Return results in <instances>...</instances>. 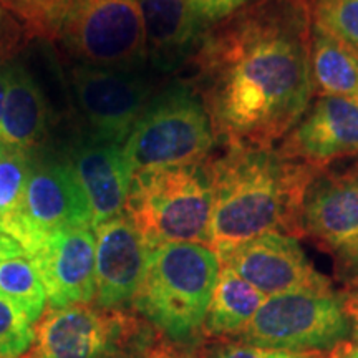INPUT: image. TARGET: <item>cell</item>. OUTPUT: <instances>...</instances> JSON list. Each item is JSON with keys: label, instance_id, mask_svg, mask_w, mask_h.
I'll use <instances>...</instances> for the list:
<instances>
[{"label": "cell", "instance_id": "cell-35", "mask_svg": "<svg viewBox=\"0 0 358 358\" xmlns=\"http://www.w3.org/2000/svg\"><path fill=\"white\" fill-rule=\"evenodd\" d=\"M343 358H358V350H357V348H350V350H348L347 352V355L345 357H343Z\"/></svg>", "mask_w": 358, "mask_h": 358}, {"label": "cell", "instance_id": "cell-26", "mask_svg": "<svg viewBox=\"0 0 358 358\" xmlns=\"http://www.w3.org/2000/svg\"><path fill=\"white\" fill-rule=\"evenodd\" d=\"M329 353L272 350V348L248 345V343L237 342L232 338H211V342L204 347L203 353H201V358H325Z\"/></svg>", "mask_w": 358, "mask_h": 358}, {"label": "cell", "instance_id": "cell-13", "mask_svg": "<svg viewBox=\"0 0 358 358\" xmlns=\"http://www.w3.org/2000/svg\"><path fill=\"white\" fill-rule=\"evenodd\" d=\"M96 241L92 227H69L43 236L27 252L37 268L52 308L88 303L95 299Z\"/></svg>", "mask_w": 358, "mask_h": 358}, {"label": "cell", "instance_id": "cell-17", "mask_svg": "<svg viewBox=\"0 0 358 358\" xmlns=\"http://www.w3.org/2000/svg\"><path fill=\"white\" fill-rule=\"evenodd\" d=\"M148 60L161 71L181 66L199 47L204 24L186 0H138Z\"/></svg>", "mask_w": 358, "mask_h": 358}, {"label": "cell", "instance_id": "cell-8", "mask_svg": "<svg viewBox=\"0 0 358 358\" xmlns=\"http://www.w3.org/2000/svg\"><path fill=\"white\" fill-rule=\"evenodd\" d=\"M60 37L82 65L143 70L148 62L138 0H71Z\"/></svg>", "mask_w": 358, "mask_h": 358}, {"label": "cell", "instance_id": "cell-25", "mask_svg": "<svg viewBox=\"0 0 358 358\" xmlns=\"http://www.w3.org/2000/svg\"><path fill=\"white\" fill-rule=\"evenodd\" d=\"M17 306L0 295V358H22L34 347L37 332Z\"/></svg>", "mask_w": 358, "mask_h": 358}, {"label": "cell", "instance_id": "cell-1", "mask_svg": "<svg viewBox=\"0 0 358 358\" xmlns=\"http://www.w3.org/2000/svg\"><path fill=\"white\" fill-rule=\"evenodd\" d=\"M206 108L229 146H272L313 93L310 30L294 0H267L204 43Z\"/></svg>", "mask_w": 358, "mask_h": 358}, {"label": "cell", "instance_id": "cell-14", "mask_svg": "<svg viewBox=\"0 0 358 358\" xmlns=\"http://www.w3.org/2000/svg\"><path fill=\"white\" fill-rule=\"evenodd\" d=\"M95 302L115 308L133 302L145 275L148 245L127 213L95 227Z\"/></svg>", "mask_w": 358, "mask_h": 358}, {"label": "cell", "instance_id": "cell-12", "mask_svg": "<svg viewBox=\"0 0 358 358\" xmlns=\"http://www.w3.org/2000/svg\"><path fill=\"white\" fill-rule=\"evenodd\" d=\"M219 261L266 297L297 290L332 289L330 280L308 261L297 237L282 232H268L250 239Z\"/></svg>", "mask_w": 358, "mask_h": 358}, {"label": "cell", "instance_id": "cell-29", "mask_svg": "<svg viewBox=\"0 0 358 358\" xmlns=\"http://www.w3.org/2000/svg\"><path fill=\"white\" fill-rule=\"evenodd\" d=\"M148 358H201L198 352L191 350V347L171 345V343H158Z\"/></svg>", "mask_w": 358, "mask_h": 358}, {"label": "cell", "instance_id": "cell-37", "mask_svg": "<svg viewBox=\"0 0 358 358\" xmlns=\"http://www.w3.org/2000/svg\"><path fill=\"white\" fill-rule=\"evenodd\" d=\"M0 2H2V0H0Z\"/></svg>", "mask_w": 358, "mask_h": 358}, {"label": "cell", "instance_id": "cell-28", "mask_svg": "<svg viewBox=\"0 0 358 358\" xmlns=\"http://www.w3.org/2000/svg\"><path fill=\"white\" fill-rule=\"evenodd\" d=\"M20 27L3 8H0V64L10 60L20 43Z\"/></svg>", "mask_w": 358, "mask_h": 358}, {"label": "cell", "instance_id": "cell-3", "mask_svg": "<svg viewBox=\"0 0 358 358\" xmlns=\"http://www.w3.org/2000/svg\"><path fill=\"white\" fill-rule=\"evenodd\" d=\"M221 272L217 254L199 243H164L148 248V261L133 307L168 342L192 347Z\"/></svg>", "mask_w": 358, "mask_h": 358}, {"label": "cell", "instance_id": "cell-10", "mask_svg": "<svg viewBox=\"0 0 358 358\" xmlns=\"http://www.w3.org/2000/svg\"><path fill=\"white\" fill-rule=\"evenodd\" d=\"M301 227L337 261L342 275H358V161L315 174L303 198Z\"/></svg>", "mask_w": 358, "mask_h": 358}, {"label": "cell", "instance_id": "cell-2", "mask_svg": "<svg viewBox=\"0 0 358 358\" xmlns=\"http://www.w3.org/2000/svg\"><path fill=\"white\" fill-rule=\"evenodd\" d=\"M319 171L272 146H229L209 171V248L221 259L268 232L302 236L303 198Z\"/></svg>", "mask_w": 358, "mask_h": 358}, {"label": "cell", "instance_id": "cell-33", "mask_svg": "<svg viewBox=\"0 0 358 358\" xmlns=\"http://www.w3.org/2000/svg\"><path fill=\"white\" fill-rule=\"evenodd\" d=\"M350 348H352V343H350V342L343 343V345H340V347L335 348L334 352H330L329 355H327L325 358H343V357L347 355V352L350 350Z\"/></svg>", "mask_w": 358, "mask_h": 358}, {"label": "cell", "instance_id": "cell-6", "mask_svg": "<svg viewBox=\"0 0 358 358\" xmlns=\"http://www.w3.org/2000/svg\"><path fill=\"white\" fill-rule=\"evenodd\" d=\"M158 330L143 317L87 303L50 308L27 358H148Z\"/></svg>", "mask_w": 358, "mask_h": 358}, {"label": "cell", "instance_id": "cell-34", "mask_svg": "<svg viewBox=\"0 0 358 358\" xmlns=\"http://www.w3.org/2000/svg\"><path fill=\"white\" fill-rule=\"evenodd\" d=\"M347 306L348 308H358V290H355L352 295H348Z\"/></svg>", "mask_w": 358, "mask_h": 358}, {"label": "cell", "instance_id": "cell-15", "mask_svg": "<svg viewBox=\"0 0 358 358\" xmlns=\"http://www.w3.org/2000/svg\"><path fill=\"white\" fill-rule=\"evenodd\" d=\"M280 151L317 169L342 156L358 155V103L322 96L290 129Z\"/></svg>", "mask_w": 358, "mask_h": 358}, {"label": "cell", "instance_id": "cell-30", "mask_svg": "<svg viewBox=\"0 0 358 358\" xmlns=\"http://www.w3.org/2000/svg\"><path fill=\"white\" fill-rule=\"evenodd\" d=\"M25 252L22 249V245L17 243L15 239H12L10 236H7L6 232L0 231V261H6V259L12 257H24Z\"/></svg>", "mask_w": 358, "mask_h": 358}, {"label": "cell", "instance_id": "cell-27", "mask_svg": "<svg viewBox=\"0 0 358 358\" xmlns=\"http://www.w3.org/2000/svg\"><path fill=\"white\" fill-rule=\"evenodd\" d=\"M191 10L203 24H214L234 15L241 8H244L250 0H186Z\"/></svg>", "mask_w": 358, "mask_h": 358}, {"label": "cell", "instance_id": "cell-24", "mask_svg": "<svg viewBox=\"0 0 358 358\" xmlns=\"http://www.w3.org/2000/svg\"><path fill=\"white\" fill-rule=\"evenodd\" d=\"M34 34L47 38L60 37L71 0H2Z\"/></svg>", "mask_w": 358, "mask_h": 358}, {"label": "cell", "instance_id": "cell-16", "mask_svg": "<svg viewBox=\"0 0 358 358\" xmlns=\"http://www.w3.org/2000/svg\"><path fill=\"white\" fill-rule=\"evenodd\" d=\"M70 164L87 196L93 227L124 213L133 171L122 146L85 141L71 151Z\"/></svg>", "mask_w": 358, "mask_h": 358}, {"label": "cell", "instance_id": "cell-19", "mask_svg": "<svg viewBox=\"0 0 358 358\" xmlns=\"http://www.w3.org/2000/svg\"><path fill=\"white\" fill-rule=\"evenodd\" d=\"M266 295L237 275L229 267L222 266L214 287L203 334L209 338H231L249 324Z\"/></svg>", "mask_w": 358, "mask_h": 358}, {"label": "cell", "instance_id": "cell-31", "mask_svg": "<svg viewBox=\"0 0 358 358\" xmlns=\"http://www.w3.org/2000/svg\"><path fill=\"white\" fill-rule=\"evenodd\" d=\"M8 75H10V64H0V120H2L3 105H6Z\"/></svg>", "mask_w": 358, "mask_h": 358}, {"label": "cell", "instance_id": "cell-32", "mask_svg": "<svg viewBox=\"0 0 358 358\" xmlns=\"http://www.w3.org/2000/svg\"><path fill=\"white\" fill-rule=\"evenodd\" d=\"M352 317V340L358 350V308H348Z\"/></svg>", "mask_w": 358, "mask_h": 358}, {"label": "cell", "instance_id": "cell-21", "mask_svg": "<svg viewBox=\"0 0 358 358\" xmlns=\"http://www.w3.org/2000/svg\"><path fill=\"white\" fill-rule=\"evenodd\" d=\"M0 295L17 306L30 324L43 317L47 292L30 259L12 257L0 261Z\"/></svg>", "mask_w": 358, "mask_h": 358}, {"label": "cell", "instance_id": "cell-9", "mask_svg": "<svg viewBox=\"0 0 358 358\" xmlns=\"http://www.w3.org/2000/svg\"><path fill=\"white\" fill-rule=\"evenodd\" d=\"M71 88L92 141L120 146L153 100V83L143 70L80 64L71 70Z\"/></svg>", "mask_w": 358, "mask_h": 358}, {"label": "cell", "instance_id": "cell-20", "mask_svg": "<svg viewBox=\"0 0 358 358\" xmlns=\"http://www.w3.org/2000/svg\"><path fill=\"white\" fill-rule=\"evenodd\" d=\"M312 80L320 95L353 98L358 93V55L332 34L310 30Z\"/></svg>", "mask_w": 358, "mask_h": 358}, {"label": "cell", "instance_id": "cell-36", "mask_svg": "<svg viewBox=\"0 0 358 358\" xmlns=\"http://www.w3.org/2000/svg\"><path fill=\"white\" fill-rule=\"evenodd\" d=\"M357 96H358V93H357Z\"/></svg>", "mask_w": 358, "mask_h": 358}, {"label": "cell", "instance_id": "cell-23", "mask_svg": "<svg viewBox=\"0 0 358 358\" xmlns=\"http://www.w3.org/2000/svg\"><path fill=\"white\" fill-rule=\"evenodd\" d=\"M312 17L358 55V0H312Z\"/></svg>", "mask_w": 358, "mask_h": 358}, {"label": "cell", "instance_id": "cell-18", "mask_svg": "<svg viewBox=\"0 0 358 358\" xmlns=\"http://www.w3.org/2000/svg\"><path fill=\"white\" fill-rule=\"evenodd\" d=\"M47 129V103L42 88L22 64H10L6 105L0 120V143L29 151Z\"/></svg>", "mask_w": 358, "mask_h": 358}, {"label": "cell", "instance_id": "cell-22", "mask_svg": "<svg viewBox=\"0 0 358 358\" xmlns=\"http://www.w3.org/2000/svg\"><path fill=\"white\" fill-rule=\"evenodd\" d=\"M32 161L29 151L0 143V231L6 234L22 216Z\"/></svg>", "mask_w": 358, "mask_h": 358}, {"label": "cell", "instance_id": "cell-4", "mask_svg": "<svg viewBox=\"0 0 358 358\" xmlns=\"http://www.w3.org/2000/svg\"><path fill=\"white\" fill-rule=\"evenodd\" d=\"M211 211V176L201 163L133 174L124 208L148 248L164 243L208 245Z\"/></svg>", "mask_w": 358, "mask_h": 358}, {"label": "cell", "instance_id": "cell-7", "mask_svg": "<svg viewBox=\"0 0 358 358\" xmlns=\"http://www.w3.org/2000/svg\"><path fill=\"white\" fill-rule=\"evenodd\" d=\"M350 337L347 297L329 289L267 297L249 324L231 338L272 350L329 353Z\"/></svg>", "mask_w": 358, "mask_h": 358}, {"label": "cell", "instance_id": "cell-5", "mask_svg": "<svg viewBox=\"0 0 358 358\" xmlns=\"http://www.w3.org/2000/svg\"><path fill=\"white\" fill-rule=\"evenodd\" d=\"M213 145L214 127L206 103L186 85H174L150 101L122 148L136 174L201 163Z\"/></svg>", "mask_w": 358, "mask_h": 358}, {"label": "cell", "instance_id": "cell-11", "mask_svg": "<svg viewBox=\"0 0 358 358\" xmlns=\"http://www.w3.org/2000/svg\"><path fill=\"white\" fill-rule=\"evenodd\" d=\"M69 227H93L87 196L77 174L70 161L34 159L22 216L7 236L22 245L27 256L48 232Z\"/></svg>", "mask_w": 358, "mask_h": 358}]
</instances>
